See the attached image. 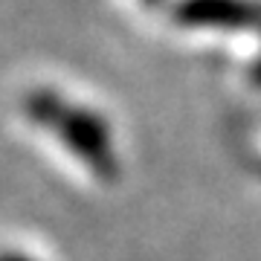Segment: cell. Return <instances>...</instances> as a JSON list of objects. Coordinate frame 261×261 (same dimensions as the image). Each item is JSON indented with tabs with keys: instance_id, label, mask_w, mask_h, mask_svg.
Listing matches in <instances>:
<instances>
[{
	"instance_id": "obj_1",
	"label": "cell",
	"mask_w": 261,
	"mask_h": 261,
	"mask_svg": "<svg viewBox=\"0 0 261 261\" xmlns=\"http://www.w3.org/2000/svg\"><path fill=\"white\" fill-rule=\"evenodd\" d=\"M23 116L56 137L99 183H113L119 177L122 166L113 128L99 111L49 87H38L23 96Z\"/></svg>"
},
{
	"instance_id": "obj_2",
	"label": "cell",
	"mask_w": 261,
	"mask_h": 261,
	"mask_svg": "<svg viewBox=\"0 0 261 261\" xmlns=\"http://www.w3.org/2000/svg\"><path fill=\"white\" fill-rule=\"evenodd\" d=\"M174 20L192 29L261 32V0H180Z\"/></svg>"
},
{
	"instance_id": "obj_3",
	"label": "cell",
	"mask_w": 261,
	"mask_h": 261,
	"mask_svg": "<svg viewBox=\"0 0 261 261\" xmlns=\"http://www.w3.org/2000/svg\"><path fill=\"white\" fill-rule=\"evenodd\" d=\"M0 261H38L27 252H0Z\"/></svg>"
},
{
	"instance_id": "obj_4",
	"label": "cell",
	"mask_w": 261,
	"mask_h": 261,
	"mask_svg": "<svg viewBox=\"0 0 261 261\" xmlns=\"http://www.w3.org/2000/svg\"><path fill=\"white\" fill-rule=\"evenodd\" d=\"M142 3H145V6H160L163 0H142Z\"/></svg>"
}]
</instances>
